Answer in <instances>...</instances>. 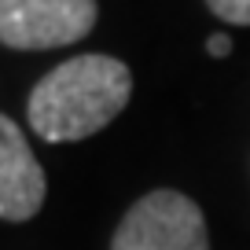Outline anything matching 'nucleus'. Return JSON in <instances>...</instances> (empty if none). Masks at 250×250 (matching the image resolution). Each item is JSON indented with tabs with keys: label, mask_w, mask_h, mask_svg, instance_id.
Listing matches in <instances>:
<instances>
[{
	"label": "nucleus",
	"mask_w": 250,
	"mask_h": 250,
	"mask_svg": "<svg viewBox=\"0 0 250 250\" xmlns=\"http://www.w3.org/2000/svg\"><path fill=\"white\" fill-rule=\"evenodd\" d=\"M133 96V74L114 55H74L33 85L26 118L48 144H74L100 133L125 110Z\"/></svg>",
	"instance_id": "f257e3e1"
},
{
	"label": "nucleus",
	"mask_w": 250,
	"mask_h": 250,
	"mask_svg": "<svg viewBox=\"0 0 250 250\" xmlns=\"http://www.w3.org/2000/svg\"><path fill=\"white\" fill-rule=\"evenodd\" d=\"M110 250H210L206 217L199 203L162 188L129 206Z\"/></svg>",
	"instance_id": "f03ea898"
},
{
	"label": "nucleus",
	"mask_w": 250,
	"mask_h": 250,
	"mask_svg": "<svg viewBox=\"0 0 250 250\" xmlns=\"http://www.w3.org/2000/svg\"><path fill=\"white\" fill-rule=\"evenodd\" d=\"M96 0H0V44L15 52L78 44L96 26Z\"/></svg>",
	"instance_id": "7ed1b4c3"
},
{
	"label": "nucleus",
	"mask_w": 250,
	"mask_h": 250,
	"mask_svg": "<svg viewBox=\"0 0 250 250\" xmlns=\"http://www.w3.org/2000/svg\"><path fill=\"white\" fill-rule=\"evenodd\" d=\"M44 169L30 151L22 129L8 114H0V217L30 221L44 206Z\"/></svg>",
	"instance_id": "20e7f679"
},
{
	"label": "nucleus",
	"mask_w": 250,
	"mask_h": 250,
	"mask_svg": "<svg viewBox=\"0 0 250 250\" xmlns=\"http://www.w3.org/2000/svg\"><path fill=\"white\" fill-rule=\"evenodd\" d=\"M206 8L228 26H250V0H206Z\"/></svg>",
	"instance_id": "39448f33"
},
{
	"label": "nucleus",
	"mask_w": 250,
	"mask_h": 250,
	"mask_svg": "<svg viewBox=\"0 0 250 250\" xmlns=\"http://www.w3.org/2000/svg\"><path fill=\"white\" fill-rule=\"evenodd\" d=\"M210 55H217V59H225V55H232V37H225V33H217V37H210Z\"/></svg>",
	"instance_id": "423d86ee"
}]
</instances>
